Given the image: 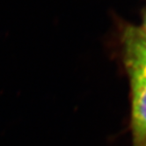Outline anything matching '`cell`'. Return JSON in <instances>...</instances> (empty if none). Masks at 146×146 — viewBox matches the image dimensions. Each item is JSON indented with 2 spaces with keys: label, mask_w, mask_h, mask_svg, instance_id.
<instances>
[{
  "label": "cell",
  "mask_w": 146,
  "mask_h": 146,
  "mask_svg": "<svg viewBox=\"0 0 146 146\" xmlns=\"http://www.w3.org/2000/svg\"><path fill=\"white\" fill-rule=\"evenodd\" d=\"M130 129L133 146L146 144V82L130 81Z\"/></svg>",
  "instance_id": "cell-2"
},
{
  "label": "cell",
  "mask_w": 146,
  "mask_h": 146,
  "mask_svg": "<svg viewBox=\"0 0 146 146\" xmlns=\"http://www.w3.org/2000/svg\"><path fill=\"white\" fill-rule=\"evenodd\" d=\"M121 40L123 61L129 81L146 82V38L135 27H127Z\"/></svg>",
  "instance_id": "cell-1"
},
{
  "label": "cell",
  "mask_w": 146,
  "mask_h": 146,
  "mask_svg": "<svg viewBox=\"0 0 146 146\" xmlns=\"http://www.w3.org/2000/svg\"><path fill=\"white\" fill-rule=\"evenodd\" d=\"M143 146H146V144H145V145H143Z\"/></svg>",
  "instance_id": "cell-4"
},
{
  "label": "cell",
  "mask_w": 146,
  "mask_h": 146,
  "mask_svg": "<svg viewBox=\"0 0 146 146\" xmlns=\"http://www.w3.org/2000/svg\"><path fill=\"white\" fill-rule=\"evenodd\" d=\"M137 29V31L139 32V34H141L143 37L146 38V7L143 12V21L140 27H135Z\"/></svg>",
  "instance_id": "cell-3"
}]
</instances>
